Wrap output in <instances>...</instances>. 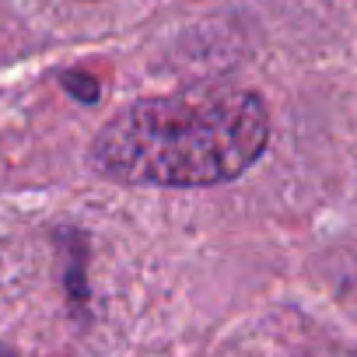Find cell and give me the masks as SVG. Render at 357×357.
<instances>
[{"label":"cell","instance_id":"obj_1","mask_svg":"<svg viewBox=\"0 0 357 357\" xmlns=\"http://www.w3.org/2000/svg\"><path fill=\"white\" fill-rule=\"evenodd\" d=\"M270 147V109L245 88L140 98L91 140L98 178L147 190H207L245 175Z\"/></svg>","mask_w":357,"mask_h":357},{"label":"cell","instance_id":"obj_2","mask_svg":"<svg viewBox=\"0 0 357 357\" xmlns=\"http://www.w3.org/2000/svg\"><path fill=\"white\" fill-rule=\"evenodd\" d=\"M0 357H11V354H0Z\"/></svg>","mask_w":357,"mask_h":357}]
</instances>
